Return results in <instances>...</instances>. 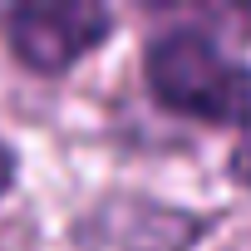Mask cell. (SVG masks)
I'll use <instances>...</instances> for the list:
<instances>
[{
	"mask_svg": "<svg viewBox=\"0 0 251 251\" xmlns=\"http://www.w3.org/2000/svg\"><path fill=\"white\" fill-rule=\"evenodd\" d=\"M113 35V10L89 0H20L0 5V40L30 74H69Z\"/></svg>",
	"mask_w": 251,
	"mask_h": 251,
	"instance_id": "obj_2",
	"label": "cell"
},
{
	"mask_svg": "<svg viewBox=\"0 0 251 251\" xmlns=\"http://www.w3.org/2000/svg\"><path fill=\"white\" fill-rule=\"evenodd\" d=\"M148 94L158 108L197 118L207 128H246L251 123V64L236 59L202 25L158 30L143 50Z\"/></svg>",
	"mask_w": 251,
	"mask_h": 251,
	"instance_id": "obj_1",
	"label": "cell"
},
{
	"mask_svg": "<svg viewBox=\"0 0 251 251\" xmlns=\"http://www.w3.org/2000/svg\"><path fill=\"white\" fill-rule=\"evenodd\" d=\"M15 177H20V158H15L10 143H0V197L15 187Z\"/></svg>",
	"mask_w": 251,
	"mask_h": 251,
	"instance_id": "obj_3",
	"label": "cell"
}]
</instances>
